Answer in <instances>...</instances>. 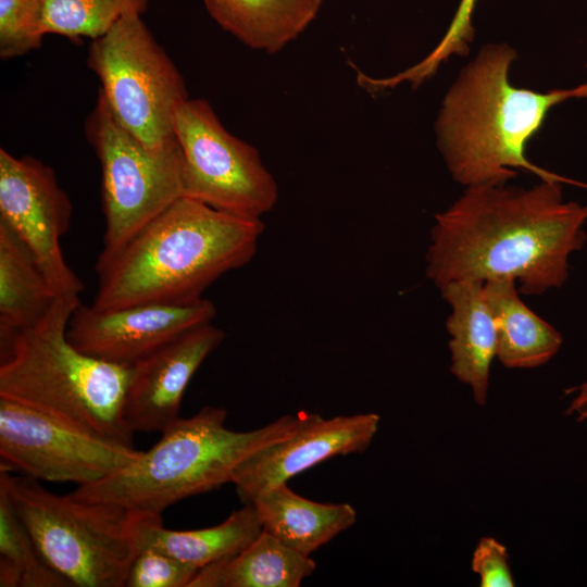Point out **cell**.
<instances>
[{"label":"cell","instance_id":"3957f363","mask_svg":"<svg viewBox=\"0 0 587 587\" xmlns=\"http://www.w3.org/2000/svg\"><path fill=\"white\" fill-rule=\"evenodd\" d=\"M515 59L505 43L483 47L442 101L438 147L453 179L465 187L504 185L520 168L541 179H562L530 163L525 148L552 108L587 99V80L547 92L517 88L509 82Z\"/></svg>","mask_w":587,"mask_h":587},{"label":"cell","instance_id":"4316f807","mask_svg":"<svg viewBox=\"0 0 587 587\" xmlns=\"http://www.w3.org/2000/svg\"><path fill=\"white\" fill-rule=\"evenodd\" d=\"M508 560L509 554L503 544L494 537L480 538L471 562L472 571L479 576V586L513 587Z\"/></svg>","mask_w":587,"mask_h":587},{"label":"cell","instance_id":"ba28073f","mask_svg":"<svg viewBox=\"0 0 587 587\" xmlns=\"http://www.w3.org/2000/svg\"><path fill=\"white\" fill-rule=\"evenodd\" d=\"M85 135L100 164L103 251H111L184 196L183 154L178 142L147 147L120 124L100 92Z\"/></svg>","mask_w":587,"mask_h":587},{"label":"cell","instance_id":"d4e9b609","mask_svg":"<svg viewBox=\"0 0 587 587\" xmlns=\"http://www.w3.org/2000/svg\"><path fill=\"white\" fill-rule=\"evenodd\" d=\"M42 0H0V58L23 57L40 48Z\"/></svg>","mask_w":587,"mask_h":587},{"label":"cell","instance_id":"7c38bea8","mask_svg":"<svg viewBox=\"0 0 587 587\" xmlns=\"http://www.w3.org/2000/svg\"><path fill=\"white\" fill-rule=\"evenodd\" d=\"M215 315V304L205 298L187 304L141 303L116 309L79 303L68 321L66 338L89 357L133 366L187 329L212 322Z\"/></svg>","mask_w":587,"mask_h":587},{"label":"cell","instance_id":"603a6c76","mask_svg":"<svg viewBox=\"0 0 587 587\" xmlns=\"http://www.w3.org/2000/svg\"><path fill=\"white\" fill-rule=\"evenodd\" d=\"M150 0H42L43 33L97 39L122 17L140 14Z\"/></svg>","mask_w":587,"mask_h":587},{"label":"cell","instance_id":"44dd1931","mask_svg":"<svg viewBox=\"0 0 587 587\" xmlns=\"http://www.w3.org/2000/svg\"><path fill=\"white\" fill-rule=\"evenodd\" d=\"M58 296L26 245L0 221V337L35 326Z\"/></svg>","mask_w":587,"mask_h":587},{"label":"cell","instance_id":"d6986e66","mask_svg":"<svg viewBox=\"0 0 587 587\" xmlns=\"http://www.w3.org/2000/svg\"><path fill=\"white\" fill-rule=\"evenodd\" d=\"M323 0H203L211 17L245 46L275 53L300 36Z\"/></svg>","mask_w":587,"mask_h":587},{"label":"cell","instance_id":"8fae6325","mask_svg":"<svg viewBox=\"0 0 587 587\" xmlns=\"http://www.w3.org/2000/svg\"><path fill=\"white\" fill-rule=\"evenodd\" d=\"M72 212L70 197L49 165L0 149V221L26 245L57 295H79L85 288L60 243Z\"/></svg>","mask_w":587,"mask_h":587},{"label":"cell","instance_id":"4fadbf2b","mask_svg":"<svg viewBox=\"0 0 587 587\" xmlns=\"http://www.w3.org/2000/svg\"><path fill=\"white\" fill-rule=\"evenodd\" d=\"M376 413L334 416L317 415L292 436L272 444L246 459L232 482L243 504L262 492L312 466L337 455L363 453L371 445L379 424Z\"/></svg>","mask_w":587,"mask_h":587},{"label":"cell","instance_id":"30bf717a","mask_svg":"<svg viewBox=\"0 0 587 587\" xmlns=\"http://www.w3.org/2000/svg\"><path fill=\"white\" fill-rule=\"evenodd\" d=\"M142 451L0 396V470L78 486L132 464Z\"/></svg>","mask_w":587,"mask_h":587},{"label":"cell","instance_id":"2e32d148","mask_svg":"<svg viewBox=\"0 0 587 587\" xmlns=\"http://www.w3.org/2000/svg\"><path fill=\"white\" fill-rule=\"evenodd\" d=\"M262 532L252 504H243L218 525L188 530L165 528L162 514L139 512L136 536L139 551L155 549L197 567L236 555Z\"/></svg>","mask_w":587,"mask_h":587},{"label":"cell","instance_id":"9c48e42d","mask_svg":"<svg viewBox=\"0 0 587 587\" xmlns=\"http://www.w3.org/2000/svg\"><path fill=\"white\" fill-rule=\"evenodd\" d=\"M184 197L249 220L274 208L278 187L259 151L234 136L204 99H188L175 117Z\"/></svg>","mask_w":587,"mask_h":587},{"label":"cell","instance_id":"484cf974","mask_svg":"<svg viewBox=\"0 0 587 587\" xmlns=\"http://www.w3.org/2000/svg\"><path fill=\"white\" fill-rule=\"evenodd\" d=\"M200 567L162 551L141 549L134 559L125 587H189Z\"/></svg>","mask_w":587,"mask_h":587},{"label":"cell","instance_id":"83f0119b","mask_svg":"<svg viewBox=\"0 0 587 587\" xmlns=\"http://www.w3.org/2000/svg\"><path fill=\"white\" fill-rule=\"evenodd\" d=\"M567 394L575 392V397L571 401L566 413L573 414L578 413L580 410L585 409L587 407V382L580 384L579 386H576L570 390L566 391Z\"/></svg>","mask_w":587,"mask_h":587},{"label":"cell","instance_id":"cb8c5ba5","mask_svg":"<svg viewBox=\"0 0 587 587\" xmlns=\"http://www.w3.org/2000/svg\"><path fill=\"white\" fill-rule=\"evenodd\" d=\"M477 0H461L449 28L433 51L417 64L390 77L360 76V85L370 92H378L409 82L419 87L437 72L440 64L451 55L465 57L474 38L472 15Z\"/></svg>","mask_w":587,"mask_h":587},{"label":"cell","instance_id":"5b68a950","mask_svg":"<svg viewBox=\"0 0 587 587\" xmlns=\"http://www.w3.org/2000/svg\"><path fill=\"white\" fill-rule=\"evenodd\" d=\"M78 295H59L35 326L0 337V396L134 446L124 419L132 366L89 357L66 338Z\"/></svg>","mask_w":587,"mask_h":587},{"label":"cell","instance_id":"7a4b0ae2","mask_svg":"<svg viewBox=\"0 0 587 587\" xmlns=\"http://www.w3.org/2000/svg\"><path fill=\"white\" fill-rule=\"evenodd\" d=\"M262 220L238 217L180 197L111 251H101L92 307L187 304L257 252Z\"/></svg>","mask_w":587,"mask_h":587},{"label":"cell","instance_id":"7402d4cb","mask_svg":"<svg viewBox=\"0 0 587 587\" xmlns=\"http://www.w3.org/2000/svg\"><path fill=\"white\" fill-rule=\"evenodd\" d=\"M0 586L71 587L45 561L10 499L1 488Z\"/></svg>","mask_w":587,"mask_h":587},{"label":"cell","instance_id":"e0dca14e","mask_svg":"<svg viewBox=\"0 0 587 587\" xmlns=\"http://www.w3.org/2000/svg\"><path fill=\"white\" fill-rule=\"evenodd\" d=\"M483 297L496 324V358L503 366L538 367L559 352L561 333L523 302L515 280L484 282Z\"/></svg>","mask_w":587,"mask_h":587},{"label":"cell","instance_id":"8992f818","mask_svg":"<svg viewBox=\"0 0 587 587\" xmlns=\"http://www.w3.org/2000/svg\"><path fill=\"white\" fill-rule=\"evenodd\" d=\"M4 490L49 566L71 587H125L139 552V512L76 500L0 470Z\"/></svg>","mask_w":587,"mask_h":587},{"label":"cell","instance_id":"9a60e30c","mask_svg":"<svg viewBox=\"0 0 587 587\" xmlns=\"http://www.w3.org/2000/svg\"><path fill=\"white\" fill-rule=\"evenodd\" d=\"M483 284L462 279L438 287L451 311L446 323L450 372L471 388L479 405L487 402L490 366L497 353L496 324L483 297Z\"/></svg>","mask_w":587,"mask_h":587},{"label":"cell","instance_id":"5bb4252c","mask_svg":"<svg viewBox=\"0 0 587 587\" xmlns=\"http://www.w3.org/2000/svg\"><path fill=\"white\" fill-rule=\"evenodd\" d=\"M225 339L210 323L179 334L132 366L124 419L136 432H163L179 416L183 395L202 362Z\"/></svg>","mask_w":587,"mask_h":587},{"label":"cell","instance_id":"52a82bcc","mask_svg":"<svg viewBox=\"0 0 587 587\" xmlns=\"http://www.w3.org/2000/svg\"><path fill=\"white\" fill-rule=\"evenodd\" d=\"M122 17L91 40L87 65L120 124L151 149L177 142L175 117L189 99L185 80L142 21Z\"/></svg>","mask_w":587,"mask_h":587},{"label":"cell","instance_id":"ffe728a7","mask_svg":"<svg viewBox=\"0 0 587 587\" xmlns=\"http://www.w3.org/2000/svg\"><path fill=\"white\" fill-rule=\"evenodd\" d=\"M316 567L262 529L243 550L200 569L189 587H298Z\"/></svg>","mask_w":587,"mask_h":587},{"label":"cell","instance_id":"6da1fadb","mask_svg":"<svg viewBox=\"0 0 587 587\" xmlns=\"http://www.w3.org/2000/svg\"><path fill=\"white\" fill-rule=\"evenodd\" d=\"M562 179L530 188L466 187L435 215L426 276L437 287L452 280L510 278L520 294L539 296L569 277V259L587 240V204L565 201Z\"/></svg>","mask_w":587,"mask_h":587},{"label":"cell","instance_id":"f1b7e54d","mask_svg":"<svg viewBox=\"0 0 587 587\" xmlns=\"http://www.w3.org/2000/svg\"><path fill=\"white\" fill-rule=\"evenodd\" d=\"M577 420L587 424V407L577 413Z\"/></svg>","mask_w":587,"mask_h":587},{"label":"cell","instance_id":"ac0fdd59","mask_svg":"<svg viewBox=\"0 0 587 587\" xmlns=\"http://www.w3.org/2000/svg\"><path fill=\"white\" fill-rule=\"evenodd\" d=\"M250 504L262 529L289 548L310 555L355 523L357 512L349 503H321L277 485L258 496Z\"/></svg>","mask_w":587,"mask_h":587},{"label":"cell","instance_id":"277c9868","mask_svg":"<svg viewBox=\"0 0 587 587\" xmlns=\"http://www.w3.org/2000/svg\"><path fill=\"white\" fill-rule=\"evenodd\" d=\"M226 416L223 408L204 407L190 417H179L132 464L101 480L78 486L68 496L162 514L183 499L230 483L246 459L292 436L317 414L284 415L249 432L228 429Z\"/></svg>","mask_w":587,"mask_h":587}]
</instances>
